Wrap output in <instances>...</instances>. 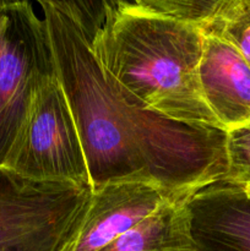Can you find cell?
I'll return each instance as SVG.
<instances>
[{
    "instance_id": "cell-12",
    "label": "cell",
    "mask_w": 250,
    "mask_h": 251,
    "mask_svg": "<svg viewBox=\"0 0 250 251\" xmlns=\"http://www.w3.org/2000/svg\"><path fill=\"white\" fill-rule=\"evenodd\" d=\"M145 11L176 21L203 26L225 0H129Z\"/></svg>"
},
{
    "instance_id": "cell-2",
    "label": "cell",
    "mask_w": 250,
    "mask_h": 251,
    "mask_svg": "<svg viewBox=\"0 0 250 251\" xmlns=\"http://www.w3.org/2000/svg\"><path fill=\"white\" fill-rule=\"evenodd\" d=\"M201 27L122 0L91 43L103 70L145 108L189 125L222 130L199 85Z\"/></svg>"
},
{
    "instance_id": "cell-10",
    "label": "cell",
    "mask_w": 250,
    "mask_h": 251,
    "mask_svg": "<svg viewBox=\"0 0 250 251\" xmlns=\"http://www.w3.org/2000/svg\"><path fill=\"white\" fill-rule=\"evenodd\" d=\"M201 29L229 42L250 65V0H225Z\"/></svg>"
},
{
    "instance_id": "cell-7",
    "label": "cell",
    "mask_w": 250,
    "mask_h": 251,
    "mask_svg": "<svg viewBox=\"0 0 250 251\" xmlns=\"http://www.w3.org/2000/svg\"><path fill=\"white\" fill-rule=\"evenodd\" d=\"M198 76L203 100L223 131L250 125V65L235 47L203 32Z\"/></svg>"
},
{
    "instance_id": "cell-9",
    "label": "cell",
    "mask_w": 250,
    "mask_h": 251,
    "mask_svg": "<svg viewBox=\"0 0 250 251\" xmlns=\"http://www.w3.org/2000/svg\"><path fill=\"white\" fill-rule=\"evenodd\" d=\"M189 198L164 203L100 251H198L191 237Z\"/></svg>"
},
{
    "instance_id": "cell-3",
    "label": "cell",
    "mask_w": 250,
    "mask_h": 251,
    "mask_svg": "<svg viewBox=\"0 0 250 251\" xmlns=\"http://www.w3.org/2000/svg\"><path fill=\"white\" fill-rule=\"evenodd\" d=\"M92 186L22 178L0 168V251H68Z\"/></svg>"
},
{
    "instance_id": "cell-8",
    "label": "cell",
    "mask_w": 250,
    "mask_h": 251,
    "mask_svg": "<svg viewBox=\"0 0 250 251\" xmlns=\"http://www.w3.org/2000/svg\"><path fill=\"white\" fill-rule=\"evenodd\" d=\"M198 251H250V198L242 185L216 181L186 201Z\"/></svg>"
},
{
    "instance_id": "cell-4",
    "label": "cell",
    "mask_w": 250,
    "mask_h": 251,
    "mask_svg": "<svg viewBox=\"0 0 250 251\" xmlns=\"http://www.w3.org/2000/svg\"><path fill=\"white\" fill-rule=\"evenodd\" d=\"M56 75L48 28L31 2L0 5V168L42 83Z\"/></svg>"
},
{
    "instance_id": "cell-13",
    "label": "cell",
    "mask_w": 250,
    "mask_h": 251,
    "mask_svg": "<svg viewBox=\"0 0 250 251\" xmlns=\"http://www.w3.org/2000/svg\"><path fill=\"white\" fill-rule=\"evenodd\" d=\"M228 169L222 181L237 185L250 183V125L227 132Z\"/></svg>"
},
{
    "instance_id": "cell-1",
    "label": "cell",
    "mask_w": 250,
    "mask_h": 251,
    "mask_svg": "<svg viewBox=\"0 0 250 251\" xmlns=\"http://www.w3.org/2000/svg\"><path fill=\"white\" fill-rule=\"evenodd\" d=\"M42 10L92 189L149 181L191 196L225 179L227 132L174 122L145 108L103 70L77 24L53 6Z\"/></svg>"
},
{
    "instance_id": "cell-15",
    "label": "cell",
    "mask_w": 250,
    "mask_h": 251,
    "mask_svg": "<svg viewBox=\"0 0 250 251\" xmlns=\"http://www.w3.org/2000/svg\"><path fill=\"white\" fill-rule=\"evenodd\" d=\"M2 4V0H0V5H1Z\"/></svg>"
},
{
    "instance_id": "cell-5",
    "label": "cell",
    "mask_w": 250,
    "mask_h": 251,
    "mask_svg": "<svg viewBox=\"0 0 250 251\" xmlns=\"http://www.w3.org/2000/svg\"><path fill=\"white\" fill-rule=\"evenodd\" d=\"M1 168L36 181L91 185L77 126L56 75L39 87Z\"/></svg>"
},
{
    "instance_id": "cell-6",
    "label": "cell",
    "mask_w": 250,
    "mask_h": 251,
    "mask_svg": "<svg viewBox=\"0 0 250 251\" xmlns=\"http://www.w3.org/2000/svg\"><path fill=\"white\" fill-rule=\"evenodd\" d=\"M179 195L149 181H117L92 189L81 227L68 251H100Z\"/></svg>"
},
{
    "instance_id": "cell-11",
    "label": "cell",
    "mask_w": 250,
    "mask_h": 251,
    "mask_svg": "<svg viewBox=\"0 0 250 251\" xmlns=\"http://www.w3.org/2000/svg\"><path fill=\"white\" fill-rule=\"evenodd\" d=\"M31 0H2V4L25 2ZM41 6L49 5L70 17L80 26L92 43L102 29L108 16L118 7L122 0H36Z\"/></svg>"
},
{
    "instance_id": "cell-14",
    "label": "cell",
    "mask_w": 250,
    "mask_h": 251,
    "mask_svg": "<svg viewBox=\"0 0 250 251\" xmlns=\"http://www.w3.org/2000/svg\"><path fill=\"white\" fill-rule=\"evenodd\" d=\"M242 186H243V189H244L245 194H247V195L250 198V183L244 184V185H242Z\"/></svg>"
}]
</instances>
